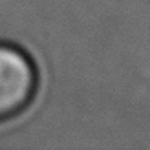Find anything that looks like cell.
<instances>
[{
  "instance_id": "6da1fadb",
  "label": "cell",
  "mask_w": 150,
  "mask_h": 150,
  "mask_svg": "<svg viewBox=\"0 0 150 150\" xmlns=\"http://www.w3.org/2000/svg\"><path fill=\"white\" fill-rule=\"evenodd\" d=\"M39 90V70L22 48L0 42V123L22 114Z\"/></svg>"
}]
</instances>
